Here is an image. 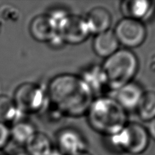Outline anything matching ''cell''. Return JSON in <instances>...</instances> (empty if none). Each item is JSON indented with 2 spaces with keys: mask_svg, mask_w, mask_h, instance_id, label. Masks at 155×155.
Masks as SVG:
<instances>
[{
  "mask_svg": "<svg viewBox=\"0 0 155 155\" xmlns=\"http://www.w3.org/2000/svg\"><path fill=\"white\" fill-rule=\"evenodd\" d=\"M119 44L114 31L110 29L95 35L93 41V49L98 57L105 59L119 50Z\"/></svg>",
  "mask_w": 155,
  "mask_h": 155,
  "instance_id": "13",
  "label": "cell"
},
{
  "mask_svg": "<svg viewBox=\"0 0 155 155\" xmlns=\"http://www.w3.org/2000/svg\"><path fill=\"white\" fill-rule=\"evenodd\" d=\"M25 146L29 155H49L53 150L50 138L40 132H36Z\"/></svg>",
  "mask_w": 155,
  "mask_h": 155,
  "instance_id": "15",
  "label": "cell"
},
{
  "mask_svg": "<svg viewBox=\"0 0 155 155\" xmlns=\"http://www.w3.org/2000/svg\"><path fill=\"white\" fill-rule=\"evenodd\" d=\"M14 101L17 108L23 113L38 112L48 104L47 93L40 86L33 83H24L17 88Z\"/></svg>",
  "mask_w": 155,
  "mask_h": 155,
  "instance_id": "5",
  "label": "cell"
},
{
  "mask_svg": "<svg viewBox=\"0 0 155 155\" xmlns=\"http://www.w3.org/2000/svg\"><path fill=\"white\" fill-rule=\"evenodd\" d=\"M128 155H132V154H128Z\"/></svg>",
  "mask_w": 155,
  "mask_h": 155,
  "instance_id": "25",
  "label": "cell"
},
{
  "mask_svg": "<svg viewBox=\"0 0 155 155\" xmlns=\"http://www.w3.org/2000/svg\"><path fill=\"white\" fill-rule=\"evenodd\" d=\"M109 138L116 150L132 155L144 153L150 142L146 127L135 122L128 123L120 131Z\"/></svg>",
  "mask_w": 155,
  "mask_h": 155,
  "instance_id": "4",
  "label": "cell"
},
{
  "mask_svg": "<svg viewBox=\"0 0 155 155\" xmlns=\"http://www.w3.org/2000/svg\"><path fill=\"white\" fill-rule=\"evenodd\" d=\"M76 155H92V154L88 153V151H85V152H82V153H80L79 154H77Z\"/></svg>",
  "mask_w": 155,
  "mask_h": 155,
  "instance_id": "23",
  "label": "cell"
},
{
  "mask_svg": "<svg viewBox=\"0 0 155 155\" xmlns=\"http://www.w3.org/2000/svg\"><path fill=\"white\" fill-rule=\"evenodd\" d=\"M87 116L94 131L108 137L120 131L128 123L126 110L114 98L107 96L94 99Z\"/></svg>",
  "mask_w": 155,
  "mask_h": 155,
  "instance_id": "2",
  "label": "cell"
},
{
  "mask_svg": "<svg viewBox=\"0 0 155 155\" xmlns=\"http://www.w3.org/2000/svg\"><path fill=\"white\" fill-rule=\"evenodd\" d=\"M48 103L61 116L79 118L87 115L94 94L80 76L60 74L52 78L47 90Z\"/></svg>",
  "mask_w": 155,
  "mask_h": 155,
  "instance_id": "1",
  "label": "cell"
},
{
  "mask_svg": "<svg viewBox=\"0 0 155 155\" xmlns=\"http://www.w3.org/2000/svg\"><path fill=\"white\" fill-rule=\"evenodd\" d=\"M11 136L10 131L4 123H0V150L7 144Z\"/></svg>",
  "mask_w": 155,
  "mask_h": 155,
  "instance_id": "19",
  "label": "cell"
},
{
  "mask_svg": "<svg viewBox=\"0 0 155 155\" xmlns=\"http://www.w3.org/2000/svg\"><path fill=\"white\" fill-rule=\"evenodd\" d=\"M57 34L65 44L78 45L89 37L85 18L69 12L57 23Z\"/></svg>",
  "mask_w": 155,
  "mask_h": 155,
  "instance_id": "6",
  "label": "cell"
},
{
  "mask_svg": "<svg viewBox=\"0 0 155 155\" xmlns=\"http://www.w3.org/2000/svg\"><path fill=\"white\" fill-rule=\"evenodd\" d=\"M36 134L34 126L29 122L17 121L10 131V135L16 143L26 145Z\"/></svg>",
  "mask_w": 155,
  "mask_h": 155,
  "instance_id": "17",
  "label": "cell"
},
{
  "mask_svg": "<svg viewBox=\"0 0 155 155\" xmlns=\"http://www.w3.org/2000/svg\"><path fill=\"white\" fill-rule=\"evenodd\" d=\"M120 12L124 18H132L144 23L155 14V2L148 0H125L120 3Z\"/></svg>",
  "mask_w": 155,
  "mask_h": 155,
  "instance_id": "9",
  "label": "cell"
},
{
  "mask_svg": "<svg viewBox=\"0 0 155 155\" xmlns=\"http://www.w3.org/2000/svg\"><path fill=\"white\" fill-rule=\"evenodd\" d=\"M85 20L91 34L95 35L110 30L112 18L108 10L97 6L92 8L88 12Z\"/></svg>",
  "mask_w": 155,
  "mask_h": 155,
  "instance_id": "12",
  "label": "cell"
},
{
  "mask_svg": "<svg viewBox=\"0 0 155 155\" xmlns=\"http://www.w3.org/2000/svg\"><path fill=\"white\" fill-rule=\"evenodd\" d=\"M57 149L65 155H76L87 151V141L81 132L74 127H64L57 134Z\"/></svg>",
  "mask_w": 155,
  "mask_h": 155,
  "instance_id": "8",
  "label": "cell"
},
{
  "mask_svg": "<svg viewBox=\"0 0 155 155\" xmlns=\"http://www.w3.org/2000/svg\"><path fill=\"white\" fill-rule=\"evenodd\" d=\"M22 113L12 99L5 95H0V123L12 121L16 123Z\"/></svg>",
  "mask_w": 155,
  "mask_h": 155,
  "instance_id": "18",
  "label": "cell"
},
{
  "mask_svg": "<svg viewBox=\"0 0 155 155\" xmlns=\"http://www.w3.org/2000/svg\"><path fill=\"white\" fill-rule=\"evenodd\" d=\"M114 99L126 111L136 110L144 93L139 83L132 81L116 91Z\"/></svg>",
  "mask_w": 155,
  "mask_h": 155,
  "instance_id": "11",
  "label": "cell"
},
{
  "mask_svg": "<svg viewBox=\"0 0 155 155\" xmlns=\"http://www.w3.org/2000/svg\"><path fill=\"white\" fill-rule=\"evenodd\" d=\"M139 118L148 122L155 118V92L145 91L136 110Z\"/></svg>",
  "mask_w": 155,
  "mask_h": 155,
  "instance_id": "16",
  "label": "cell"
},
{
  "mask_svg": "<svg viewBox=\"0 0 155 155\" xmlns=\"http://www.w3.org/2000/svg\"><path fill=\"white\" fill-rule=\"evenodd\" d=\"M101 66L109 90L116 91L133 81L139 69V60L131 50L122 48L106 59Z\"/></svg>",
  "mask_w": 155,
  "mask_h": 155,
  "instance_id": "3",
  "label": "cell"
},
{
  "mask_svg": "<svg viewBox=\"0 0 155 155\" xmlns=\"http://www.w3.org/2000/svg\"><path fill=\"white\" fill-rule=\"evenodd\" d=\"M146 129H147L150 138H152L155 141V118L148 122Z\"/></svg>",
  "mask_w": 155,
  "mask_h": 155,
  "instance_id": "20",
  "label": "cell"
},
{
  "mask_svg": "<svg viewBox=\"0 0 155 155\" xmlns=\"http://www.w3.org/2000/svg\"><path fill=\"white\" fill-rule=\"evenodd\" d=\"M95 94L109 89L107 78L101 65H93L87 68L80 76Z\"/></svg>",
  "mask_w": 155,
  "mask_h": 155,
  "instance_id": "14",
  "label": "cell"
},
{
  "mask_svg": "<svg viewBox=\"0 0 155 155\" xmlns=\"http://www.w3.org/2000/svg\"><path fill=\"white\" fill-rule=\"evenodd\" d=\"M12 155H29L28 153L25 151H20V152H16V153H14Z\"/></svg>",
  "mask_w": 155,
  "mask_h": 155,
  "instance_id": "22",
  "label": "cell"
},
{
  "mask_svg": "<svg viewBox=\"0 0 155 155\" xmlns=\"http://www.w3.org/2000/svg\"><path fill=\"white\" fill-rule=\"evenodd\" d=\"M114 32L120 45L129 50L142 46L147 37L144 23L129 18L119 21Z\"/></svg>",
  "mask_w": 155,
  "mask_h": 155,
  "instance_id": "7",
  "label": "cell"
},
{
  "mask_svg": "<svg viewBox=\"0 0 155 155\" xmlns=\"http://www.w3.org/2000/svg\"><path fill=\"white\" fill-rule=\"evenodd\" d=\"M30 33L35 40L50 42L57 35V25L48 14L40 15L33 19L29 27Z\"/></svg>",
  "mask_w": 155,
  "mask_h": 155,
  "instance_id": "10",
  "label": "cell"
},
{
  "mask_svg": "<svg viewBox=\"0 0 155 155\" xmlns=\"http://www.w3.org/2000/svg\"><path fill=\"white\" fill-rule=\"evenodd\" d=\"M0 155H7V154H5L4 152H2L1 150H0Z\"/></svg>",
  "mask_w": 155,
  "mask_h": 155,
  "instance_id": "24",
  "label": "cell"
},
{
  "mask_svg": "<svg viewBox=\"0 0 155 155\" xmlns=\"http://www.w3.org/2000/svg\"><path fill=\"white\" fill-rule=\"evenodd\" d=\"M49 155H65V154H63L61 152L59 151L57 148H56V149L53 148V150H52V152L50 153Z\"/></svg>",
  "mask_w": 155,
  "mask_h": 155,
  "instance_id": "21",
  "label": "cell"
}]
</instances>
